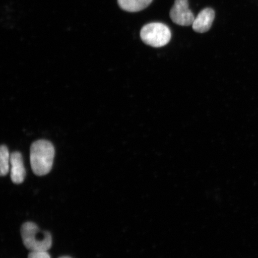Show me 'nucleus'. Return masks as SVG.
<instances>
[{
  "instance_id": "nucleus-6",
  "label": "nucleus",
  "mask_w": 258,
  "mask_h": 258,
  "mask_svg": "<svg viewBox=\"0 0 258 258\" xmlns=\"http://www.w3.org/2000/svg\"><path fill=\"white\" fill-rule=\"evenodd\" d=\"M11 179L16 184H20L24 181L26 170L24 165L23 158L21 153L14 152L11 156Z\"/></svg>"
},
{
  "instance_id": "nucleus-3",
  "label": "nucleus",
  "mask_w": 258,
  "mask_h": 258,
  "mask_svg": "<svg viewBox=\"0 0 258 258\" xmlns=\"http://www.w3.org/2000/svg\"><path fill=\"white\" fill-rule=\"evenodd\" d=\"M141 38L144 43L154 47H161L169 43L172 37L167 26L158 22L144 26L141 31Z\"/></svg>"
},
{
  "instance_id": "nucleus-10",
  "label": "nucleus",
  "mask_w": 258,
  "mask_h": 258,
  "mask_svg": "<svg viewBox=\"0 0 258 258\" xmlns=\"http://www.w3.org/2000/svg\"><path fill=\"white\" fill-rule=\"evenodd\" d=\"M59 258H72V257H71L70 256H61V257H60Z\"/></svg>"
},
{
  "instance_id": "nucleus-4",
  "label": "nucleus",
  "mask_w": 258,
  "mask_h": 258,
  "mask_svg": "<svg viewBox=\"0 0 258 258\" xmlns=\"http://www.w3.org/2000/svg\"><path fill=\"white\" fill-rule=\"evenodd\" d=\"M170 17L174 23L181 26L192 25L195 15L189 9L188 0H175L170 12Z\"/></svg>"
},
{
  "instance_id": "nucleus-1",
  "label": "nucleus",
  "mask_w": 258,
  "mask_h": 258,
  "mask_svg": "<svg viewBox=\"0 0 258 258\" xmlns=\"http://www.w3.org/2000/svg\"><path fill=\"white\" fill-rule=\"evenodd\" d=\"M54 148L47 140H38L32 144L30 149V161L32 171L37 176H44L52 168L54 157Z\"/></svg>"
},
{
  "instance_id": "nucleus-2",
  "label": "nucleus",
  "mask_w": 258,
  "mask_h": 258,
  "mask_svg": "<svg viewBox=\"0 0 258 258\" xmlns=\"http://www.w3.org/2000/svg\"><path fill=\"white\" fill-rule=\"evenodd\" d=\"M21 233L24 246L31 251H47L52 245L49 232L41 231L34 222H25Z\"/></svg>"
},
{
  "instance_id": "nucleus-8",
  "label": "nucleus",
  "mask_w": 258,
  "mask_h": 258,
  "mask_svg": "<svg viewBox=\"0 0 258 258\" xmlns=\"http://www.w3.org/2000/svg\"><path fill=\"white\" fill-rule=\"evenodd\" d=\"M9 162H11V157L8 148L5 145L0 148V175L6 176L9 173Z\"/></svg>"
},
{
  "instance_id": "nucleus-7",
  "label": "nucleus",
  "mask_w": 258,
  "mask_h": 258,
  "mask_svg": "<svg viewBox=\"0 0 258 258\" xmlns=\"http://www.w3.org/2000/svg\"><path fill=\"white\" fill-rule=\"evenodd\" d=\"M119 7L128 12H138L147 8L153 0H117Z\"/></svg>"
},
{
  "instance_id": "nucleus-9",
  "label": "nucleus",
  "mask_w": 258,
  "mask_h": 258,
  "mask_svg": "<svg viewBox=\"0 0 258 258\" xmlns=\"http://www.w3.org/2000/svg\"><path fill=\"white\" fill-rule=\"evenodd\" d=\"M28 258H51L47 251H31Z\"/></svg>"
},
{
  "instance_id": "nucleus-5",
  "label": "nucleus",
  "mask_w": 258,
  "mask_h": 258,
  "mask_svg": "<svg viewBox=\"0 0 258 258\" xmlns=\"http://www.w3.org/2000/svg\"><path fill=\"white\" fill-rule=\"evenodd\" d=\"M215 16V12L212 9H203L193 22V30L199 33H204L208 31L212 27Z\"/></svg>"
}]
</instances>
